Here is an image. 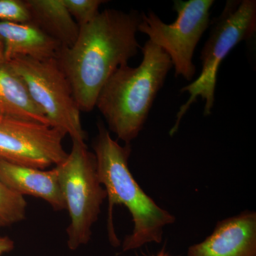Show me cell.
Wrapping results in <instances>:
<instances>
[{
    "instance_id": "cell-7",
    "label": "cell",
    "mask_w": 256,
    "mask_h": 256,
    "mask_svg": "<svg viewBox=\"0 0 256 256\" xmlns=\"http://www.w3.org/2000/svg\"><path fill=\"white\" fill-rule=\"evenodd\" d=\"M213 0L174 2L176 18L166 24L152 12L141 14L138 32L146 34L150 41L164 50L171 60L175 76L191 80L196 72L193 63L195 48L210 25Z\"/></svg>"
},
{
    "instance_id": "cell-6",
    "label": "cell",
    "mask_w": 256,
    "mask_h": 256,
    "mask_svg": "<svg viewBox=\"0 0 256 256\" xmlns=\"http://www.w3.org/2000/svg\"><path fill=\"white\" fill-rule=\"evenodd\" d=\"M6 63L24 82L52 127L70 136L72 140L85 141L80 111L56 58L18 56Z\"/></svg>"
},
{
    "instance_id": "cell-15",
    "label": "cell",
    "mask_w": 256,
    "mask_h": 256,
    "mask_svg": "<svg viewBox=\"0 0 256 256\" xmlns=\"http://www.w3.org/2000/svg\"><path fill=\"white\" fill-rule=\"evenodd\" d=\"M68 12L79 26L90 22L98 14L102 0H63Z\"/></svg>"
},
{
    "instance_id": "cell-4",
    "label": "cell",
    "mask_w": 256,
    "mask_h": 256,
    "mask_svg": "<svg viewBox=\"0 0 256 256\" xmlns=\"http://www.w3.org/2000/svg\"><path fill=\"white\" fill-rule=\"evenodd\" d=\"M210 36L201 52L202 70L198 78L181 89L190 94L180 108L170 134L176 132L190 106L198 97L205 101L204 114L210 116L214 105L217 73L222 62L240 42L248 41L256 32V0H228L218 18L210 22Z\"/></svg>"
},
{
    "instance_id": "cell-13",
    "label": "cell",
    "mask_w": 256,
    "mask_h": 256,
    "mask_svg": "<svg viewBox=\"0 0 256 256\" xmlns=\"http://www.w3.org/2000/svg\"><path fill=\"white\" fill-rule=\"evenodd\" d=\"M30 22L47 36L68 48L75 43L79 26L68 12L63 0H25Z\"/></svg>"
},
{
    "instance_id": "cell-18",
    "label": "cell",
    "mask_w": 256,
    "mask_h": 256,
    "mask_svg": "<svg viewBox=\"0 0 256 256\" xmlns=\"http://www.w3.org/2000/svg\"><path fill=\"white\" fill-rule=\"evenodd\" d=\"M156 256H170L169 254H165L164 250H162L161 252H160L159 254H158Z\"/></svg>"
},
{
    "instance_id": "cell-16",
    "label": "cell",
    "mask_w": 256,
    "mask_h": 256,
    "mask_svg": "<svg viewBox=\"0 0 256 256\" xmlns=\"http://www.w3.org/2000/svg\"><path fill=\"white\" fill-rule=\"evenodd\" d=\"M28 6L22 0H0V21L28 23Z\"/></svg>"
},
{
    "instance_id": "cell-11",
    "label": "cell",
    "mask_w": 256,
    "mask_h": 256,
    "mask_svg": "<svg viewBox=\"0 0 256 256\" xmlns=\"http://www.w3.org/2000/svg\"><path fill=\"white\" fill-rule=\"evenodd\" d=\"M62 46L31 23L0 21V60L15 57L56 58Z\"/></svg>"
},
{
    "instance_id": "cell-12",
    "label": "cell",
    "mask_w": 256,
    "mask_h": 256,
    "mask_svg": "<svg viewBox=\"0 0 256 256\" xmlns=\"http://www.w3.org/2000/svg\"><path fill=\"white\" fill-rule=\"evenodd\" d=\"M0 116L50 126L22 78L0 60Z\"/></svg>"
},
{
    "instance_id": "cell-5",
    "label": "cell",
    "mask_w": 256,
    "mask_h": 256,
    "mask_svg": "<svg viewBox=\"0 0 256 256\" xmlns=\"http://www.w3.org/2000/svg\"><path fill=\"white\" fill-rule=\"evenodd\" d=\"M72 142L66 159L55 168L70 217L67 244L74 250L90 240L107 194L99 180L94 153L88 150L85 141Z\"/></svg>"
},
{
    "instance_id": "cell-2",
    "label": "cell",
    "mask_w": 256,
    "mask_h": 256,
    "mask_svg": "<svg viewBox=\"0 0 256 256\" xmlns=\"http://www.w3.org/2000/svg\"><path fill=\"white\" fill-rule=\"evenodd\" d=\"M98 130L92 148L99 180L108 200L111 244L116 246L120 244L112 224V208L116 204L124 205L129 210L134 224L132 234L122 242L124 252L136 250L150 242L160 244L165 227L174 224L175 217L148 196L133 178L128 166L130 144L121 146L114 140L101 121L98 122Z\"/></svg>"
},
{
    "instance_id": "cell-17",
    "label": "cell",
    "mask_w": 256,
    "mask_h": 256,
    "mask_svg": "<svg viewBox=\"0 0 256 256\" xmlns=\"http://www.w3.org/2000/svg\"><path fill=\"white\" fill-rule=\"evenodd\" d=\"M14 244L13 240L8 237L0 236V256L9 252L14 249Z\"/></svg>"
},
{
    "instance_id": "cell-9",
    "label": "cell",
    "mask_w": 256,
    "mask_h": 256,
    "mask_svg": "<svg viewBox=\"0 0 256 256\" xmlns=\"http://www.w3.org/2000/svg\"><path fill=\"white\" fill-rule=\"evenodd\" d=\"M186 256H256L255 212L218 222L205 240L188 248Z\"/></svg>"
},
{
    "instance_id": "cell-8",
    "label": "cell",
    "mask_w": 256,
    "mask_h": 256,
    "mask_svg": "<svg viewBox=\"0 0 256 256\" xmlns=\"http://www.w3.org/2000/svg\"><path fill=\"white\" fill-rule=\"evenodd\" d=\"M66 136L48 124L0 116V160L40 170L57 166L68 156Z\"/></svg>"
},
{
    "instance_id": "cell-14",
    "label": "cell",
    "mask_w": 256,
    "mask_h": 256,
    "mask_svg": "<svg viewBox=\"0 0 256 256\" xmlns=\"http://www.w3.org/2000/svg\"><path fill=\"white\" fill-rule=\"evenodd\" d=\"M26 214L24 196L13 192L0 181V228L24 220Z\"/></svg>"
},
{
    "instance_id": "cell-10",
    "label": "cell",
    "mask_w": 256,
    "mask_h": 256,
    "mask_svg": "<svg viewBox=\"0 0 256 256\" xmlns=\"http://www.w3.org/2000/svg\"><path fill=\"white\" fill-rule=\"evenodd\" d=\"M0 181L22 196L37 197L55 210H66L56 168L50 170L36 169L0 160Z\"/></svg>"
},
{
    "instance_id": "cell-3",
    "label": "cell",
    "mask_w": 256,
    "mask_h": 256,
    "mask_svg": "<svg viewBox=\"0 0 256 256\" xmlns=\"http://www.w3.org/2000/svg\"><path fill=\"white\" fill-rule=\"evenodd\" d=\"M141 50V64L137 67H119L101 88L96 102L109 130L126 144L142 130L153 102L173 67L169 56L150 40Z\"/></svg>"
},
{
    "instance_id": "cell-1",
    "label": "cell",
    "mask_w": 256,
    "mask_h": 256,
    "mask_svg": "<svg viewBox=\"0 0 256 256\" xmlns=\"http://www.w3.org/2000/svg\"><path fill=\"white\" fill-rule=\"evenodd\" d=\"M140 22L137 11L105 10L79 26L73 46L60 50L56 60L80 112L94 110L109 77L119 67L128 65L141 48L136 38Z\"/></svg>"
}]
</instances>
